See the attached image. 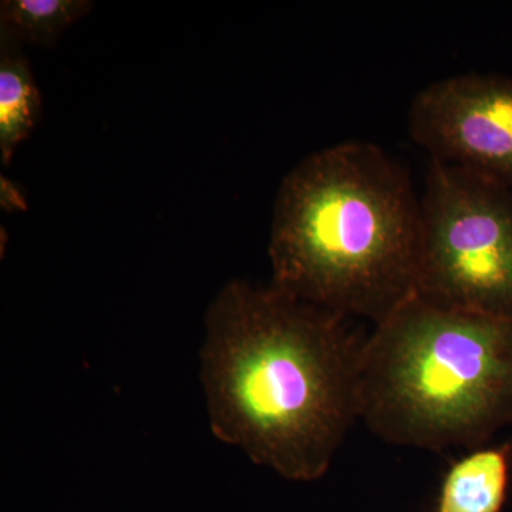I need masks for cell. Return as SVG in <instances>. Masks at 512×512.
<instances>
[{
	"label": "cell",
	"instance_id": "6da1fadb",
	"mask_svg": "<svg viewBox=\"0 0 512 512\" xmlns=\"http://www.w3.org/2000/svg\"><path fill=\"white\" fill-rule=\"evenodd\" d=\"M205 326L212 433L285 480L325 477L359 420L365 338L339 313L244 281L222 289Z\"/></svg>",
	"mask_w": 512,
	"mask_h": 512
},
{
	"label": "cell",
	"instance_id": "3957f363",
	"mask_svg": "<svg viewBox=\"0 0 512 512\" xmlns=\"http://www.w3.org/2000/svg\"><path fill=\"white\" fill-rule=\"evenodd\" d=\"M359 420L390 446H488L512 427V318L413 295L363 342Z\"/></svg>",
	"mask_w": 512,
	"mask_h": 512
},
{
	"label": "cell",
	"instance_id": "7a4b0ae2",
	"mask_svg": "<svg viewBox=\"0 0 512 512\" xmlns=\"http://www.w3.org/2000/svg\"><path fill=\"white\" fill-rule=\"evenodd\" d=\"M420 197L367 141L306 157L276 197L272 286L345 318L382 322L416 291Z\"/></svg>",
	"mask_w": 512,
	"mask_h": 512
},
{
	"label": "cell",
	"instance_id": "277c9868",
	"mask_svg": "<svg viewBox=\"0 0 512 512\" xmlns=\"http://www.w3.org/2000/svg\"><path fill=\"white\" fill-rule=\"evenodd\" d=\"M414 295L444 309L512 318L511 188L429 161Z\"/></svg>",
	"mask_w": 512,
	"mask_h": 512
},
{
	"label": "cell",
	"instance_id": "5b68a950",
	"mask_svg": "<svg viewBox=\"0 0 512 512\" xmlns=\"http://www.w3.org/2000/svg\"><path fill=\"white\" fill-rule=\"evenodd\" d=\"M414 143L512 190V77L466 73L421 89L409 111Z\"/></svg>",
	"mask_w": 512,
	"mask_h": 512
},
{
	"label": "cell",
	"instance_id": "8992f818",
	"mask_svg": "<svg viewBox=\"0 0 512 512\" xmlns=\"http://www.w3.org/2000/svg\"><path fill=\"white\" fill-rule=\"evenodd\" d=\"M510 444L466 451L441 481L436 512H501L511 478Z\"/></svg>",
	"mask_w": 512,
	"mask_h": 512
},
{
	"label": "cell",
	"instance_id": "52a82bcc",
	"mask_svg": "<svg viewBox=\"0 0 512 512\" xmlns=\"http://www.w3.org/2000/svg\"><path fill=\"white\" fill-rule=\"evenodd\" d=\"M0 39V153L3 164H9L16 148L35 128L42 99L19 42L6 33Z\"/></svg>",
	"mask_w": 512,
	"mask_h": 512
},
{
	"label": "cell",
	"instance_id": "ba28073f",
	"mask_svg": "<svg viewBox=\"0 0 512 512\" xmlns=\"http://www.w3.org/2000/svg\"><path fill=\"white\" fill-rule=\"evenodd\" d=\"M90 5L84 0H8L0 6V32L19 43L50 45Z\"/></svg>",
	"mask_w": 512,
	"mask_h": 512
}]
</instances>
